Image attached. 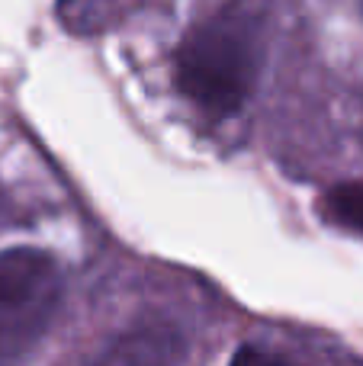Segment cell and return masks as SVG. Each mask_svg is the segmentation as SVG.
Instances as JSON below:
<instances>
[{"instance_id":"4","label":"cell","mask_w":363,"mask_h":366,"mask_svg":"<svg viewBox=\"0 0 363 366\" xmlns=\"http://www.w3.org/2000/svg\"><path fill=\"white\" fill-rule=\"evenodd\" d=\"M322 209H325V215L334 225L363 234V180L334 187L332 193L322 199Z\"/></svg>"},{"instance_id":"2","label":"cell","mask_w":363,"mask_h":366,"mask_svg":"<svg viewBox=\"0 0 363 366\" xmlns=\"http://www.w3.org/2000/svg\"><path fill=\"white\" fill-rule=\"evenodd\" d=\"M61 292V267L49 251H0V366H16L42 341L58 315Z\"/></svg>"},{"instance_id":"1","label":"cell","mask_w":363,"mask_h":366,"mask_svg":"<svg viewBox=\"0 0 363 366\" xmlns=\"http://www.w3.org/2000/svg\"><path fill=\"white\" fill-rule=\"evenodd\" d=\"M267 51L264 13L248 0L219 6L177 45L174 84L206 119H229L251 100Z\"/></svg>"},{"instance_id":"3","label":"cell","mask_w":363,"mask_h":366,"mask_svg":"<svg viewBox=\"0 0 363 366\" xmlns=\"http://www.w3.org/2000/svg\"><path fill=\"white\" fill-rule=\"evenodd\" d=\"M174 344L177 341L167 331H139L116 344L96 366H171Z\"/></svg>"},{"instance_id":"5","label":"cell","mask_w":363,"mask_h":366,"mask_svg":"<svg viewBox=\"0 0 363 366\" xmlns=\"http://www.w3.org/2000/svg\"><path fill=\"white\" fill-rule=\"evenodd\" d=\"M229 366H296L289 363L287 357L274 354V350H264V347H242L235 357L229 360Z\"/></svg>"}]
</instances>
